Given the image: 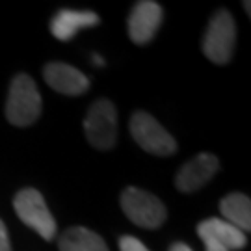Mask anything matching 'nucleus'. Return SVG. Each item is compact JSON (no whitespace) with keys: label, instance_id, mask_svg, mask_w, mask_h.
I'll return each instance as SVG.
<instances>
[{"label":"nucleus","instance_id":"nucleus-14","mask_svg":"<svg viewBox=\"0 0 251 251\" xmlns=\"http://www.w3.org/2000/svg\"><path fill=\"white\" fill-rule=\"evenodd\" d=\"M119 251H149L144 242H140L134 236H121L119 238Z\"/></svg>","mask_w":251,"mask_h":251},{"label":"nucleus","instance_id":"nucleus-4","mask_svg":"<svg viewBox=\"0 0 251 251\" xmlns=\"http://www.w3.org/2000/svg\"><path fill=\"white\" fill-rule=\"evenodd\" d=\"M13 208L15 214L25 225L34 229L43 240L50 242L56 236V220L52 218L45 198L36 188H23L19 190L13 198Z\"/></svg>","mask_w":251,"mask_h":251},{"label":"nucleus","instance_id":"nucleus-16","mask_svg":"<svg viewBox=\"0 0 251 251\" xmlns=\"http://www.w3.org/2000/svg\"><path fill=\"white\" fill-rule=\"evenodd\" d=\"M168 251H194V250L190 248L188 244H184V242H173Z\"/></svg>","mask_w":251,"mask_h":251},{"label":"nucleus","instance_id":"nucleus-1","mask_svg":"<svg viewBox=\"0 0 251 251\" xmlns=\"http://www.w3.org/2000/svg\"><path fill=\"white\" fill-rule=\"evenodd\" d=\"M43 110V100L34 78L26 73H19L9 84L6 99V119L13 126L34 125Z\"/></svg>","mask_w":251,"mask_h":251},{"label":"nucleus","instance_id":"nucleus-13","mask_svg":"<svg viewBox=\"0 0 251 251\" xmlns=\"http://www.w3.org/2000/svg\"><path fill=\"white\" fill-rule=\"evenodd\" d=\"M220 212L227 224L234 225L242 233L251 229V201L240 192H233L220 201Z\"/></svg>","mask_w":251,"mask_h":251},{"label":"nucleus","instance_id":"nucleus-5","mask_svg":"<svg viewBox=\"0 0 251 251\" xmlns=\"http://www.w3.org/2000/svg\"><path fill=\"white\" fill-rule=\"evenodd\" d=\"M84 132L91 147L108 151L117 142V110L108 99L95 100L84 119Z\"/></svg>","mask_w":251,"mask_h":251},{"label":"nucleus","instance_id":"nucleus-6","mask_svg":"<svg viewBox=\"0 0 251 251\" xmlns=\"http://www.w3.org/2000/svg\"><path fill=\"white\" fill-rule=\"evenodd\" d=\"M130 134L144 151L156 156H170L177 151L175 138L147 112H134L130 117Z\"/></svg>","mask_w":251,"mask_h":251},{"label":"nucleus","instance_id":"nucleus-17","mask_svg":"<svg viewBox=\"0 0 251 251\" xmlns=\"http://www.w3.org/2000/svg\"><path fill=\"white\" fill-rule=\"evenodd\" d=\"M205 251H229L222 248V246H216V244H205Z\"/></svg>","mask_w":251,"mask_h":251},{"label":"nucleus","instance_id":"nucleus-2","mask_svg":"<svg viewBox=\"0 0 251 251\" xmlns=\"http://www.w3.org/2000/svg\"><path fill=\"white\" fill-rule=\"evenodd\" d=\"M121 210L134 225L142 229H158L168 220V208L156 196L136 186H128L123 190Z\"/></svg>","mask_w":251,"mask_h":251},{"label":"nucleus","instance_id":"nucleus-18","mask_svg":"<svg viewBox=\"0 0 251 251\" xmlns=\"http://www.w3.org/2000/svg\"><path fill=\"white\" fill-rule=\"evenodd\" d=\"M91 60H93V63H97V65H100V67H102V65H104V60H102V58H100V56H97V54H95V56H93V58H91Z\"/></svg>","mask_w":251,"mask_h":251},{"label":"nucleus","instance_id":"nucleus-10","mask_svg":"<svg viewBox=\"0 0 251 251\" xmlns=\"http://www.w3.org/2000/svg\"><path fill=\"white\" fill-rule=\"evenodd\" d=\"M198 236L205 244H216L229 251L244 250L248 244L246 233H242L240 229H236L234 225L227 224L225 220H220V218L203 220L198 225Z\"/></svg>","mask_w":251,"mask_h":251},{"label":"nucleus","instance_id":"nucleus-9","mask_svg":"<svg viewBox=\"0 0 251 251\" xmlns=\"http://www.w3.org/2000/svg\"><path fill=\"white\" fill-rule=\"evenodd\" d=\"M43 78L54 91L76 97L90 90V78L76 67L63 62H50L43 67Z\"/></svg>","mask_w":251,"mask_h":251},{"label":"nucleus","instance_id":"nucleus-15","mask_svg":"<svg viewBox=\"0 0 251 251\" xmlns=\"http://www.w3.org/2000/svg\"><path fill=\"white\" fill-rule=\"evenodd\" d=\"M0 251H13L11 244H9V234L6 229V224L0 220Z\"/></svg>","mask_w":251,"mask_h":251},{"label":"nucleus","instance_id":"nucleus-3","mask_svg":"<svg viewBox=\"0 0 251 251\" xmlns=\"http://www.w3.org/2000/svg\"><path fill=\"white\" fill-rule=\"evenodd\" d=\"M236 45V25L233 15L227 9H218L210 17L203 37V54L206 60L216 65H225L231 62Z\"/></svg>","mask_w":251,"mask_h":251},{"label":"nucleus","instance_id":"nucleus-8","mask_svg":"<svg viewBox=\"0 0 251 251\" xmlns=\"http://www.w3.org/2000/svg\"><path fill=\"white\" fill-rule=\"evenodd\" d=\"M218 170H220L218 156H214L212 152H199L198 156H194L179 170L175 177V188L182 194L198 192L206 182L214 179Z\"/></svg>","mask_w":251,"mask_h":251},{"label":"nucleus","instance_id":"nucleus-7","mask_svg":"<svg viewBox=\"0 0 251 251\" xmlns=\"http://www.w3.org/2000/svg\"><path fill=\"white\" fill-rule=\"evenodd\" d=\"M162 19H164V9L158 2H152V0L136 2L128 15V23H126L130 41L136 45L149 43L154 37V34L158 32Z\"/></svg>","mask_w":251,"mask_h":251},{"label":"nucleus","instance_id":"nucleus-11","mask_svg":"<svg viewBox=\"0 0 251 251\" xmlns=\"http://www.w3.org/2000/svg\"><path fill=\"white\" fill-rule=\"evenodd\" d=\"M99 15L90 9H60L50 21V34L58 41H71L84 28L99 25Z\"/></svg>","mask_w":251,"mask_h":251},{"label":"nucleus","instance_id":"nucleus-12","mask_svg":"<svg viewBox=\"0 0 251 251\" xmlns=\"http://www.w3.org/2000/svg\"><path fill=\"white\" fill-rule=\"evenodd\" d=\"M60 251H108L104 238L95 231L75 225L65 229L58 238Z\"/></svg>","mask_w":251,"mask_h":251},{"label":"nucleus","instance_id":"nucleus-19","mask_svg":"<svg viewBox=\"0 0 251 251\" xmlns=\"http://www.w3.org/2000/svg\"><path fill=\"white\" fill-rule=\"evenodd\" d=\"M244 8H246V13L250 15V13H251V4H250V2H244Z\"/></svg>","mask_w":251,"mask_h":251}]
</instances>
